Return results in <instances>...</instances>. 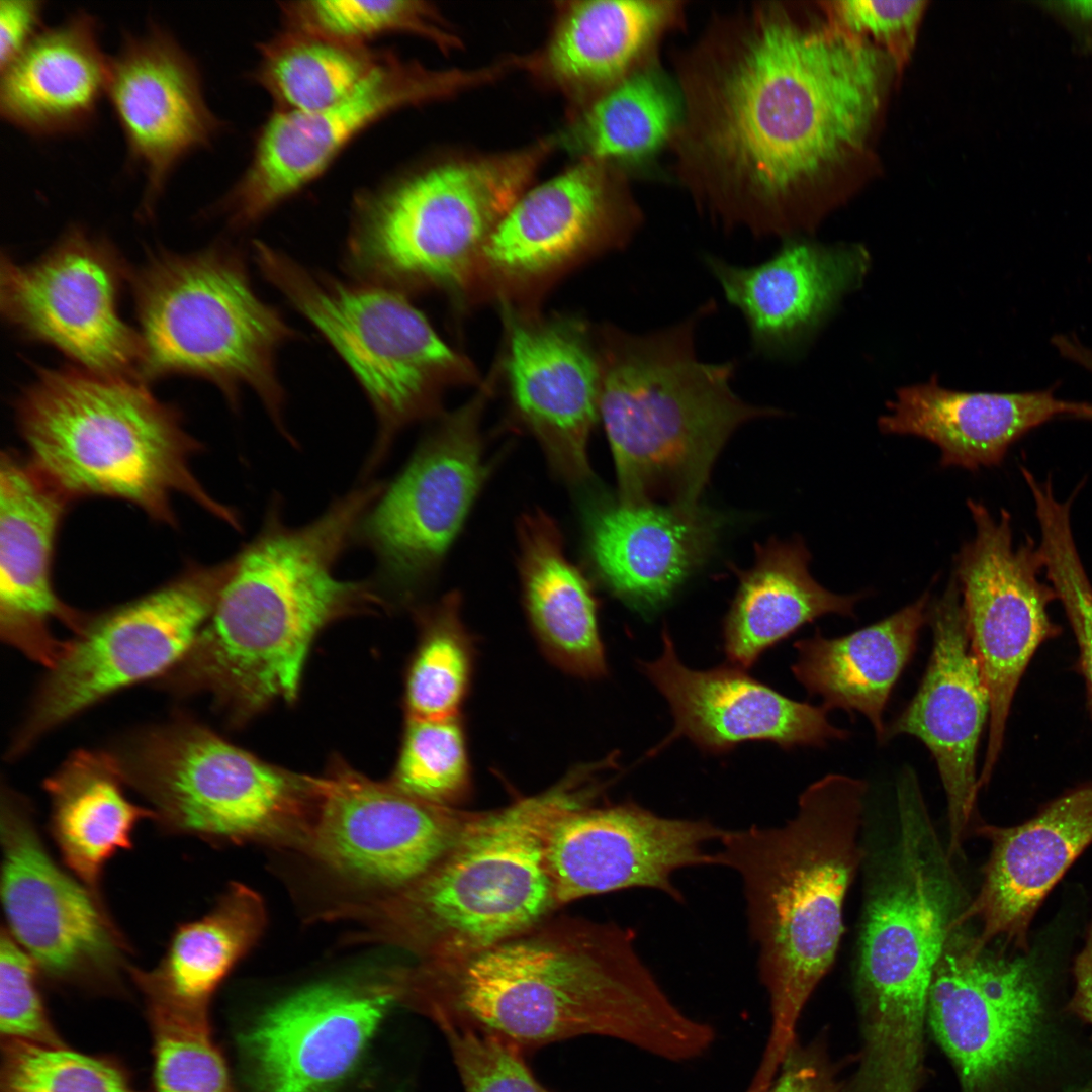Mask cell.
Returning <instances> with one entry per match:
<instances>
[{"label": "cell", "instance_id": "obj_42", "mask_svg": "<svg viewBox=\"0 0 1092 1092\" xmlns=\"http://www.w3.org/2000/svg\"><path fill=\"white\" fill-rule=\"evenodd\" d=\"M421 637L405 685L407 719L460 716L473 672L474 649L452 592L418 612Z\"/></svg>", "mask_w": 1092, "mask_h": 1092}, {"label": "cell", "instance_id": "obj_1", "mask_svg": "<svg viewBox=\"0 0 1092 1092\" xmlns=\"http://www.w3.org/2000/svg\"><path fill=\"white\" fill-rule=\"evenodd\" d=\"M889 61L777 3L718 17L677 63L672 143L704 213L757 238L796 237L808 191L863 146Z\"/></svg>", "mask_w": 1092, "mask_h": 1092}, {"label": "cell", "instance_id": "obj_33", "mask_svg": "<svg viewBox=\"0 0 1092 1092\" xmlns=\"http://www.w3.org/2000/svg\"><path fill=\"white\" fill-rule=\"evenodd\" d=\"M109 68L96 18L77 11L1 69V115L34 136L80 132L96 119Z\"/></svg>", "mask_w": 1092, "mask_h": 1092}, {"label": "cell", "instance_id": "obj_19", "mask_svg": "<svg viewBox=\"0 0 1092 1092\" xmlns=\"http://www.w3.org/2000/svg\"><path fill=\"white\" fill-rule=\"evenodd\" d=\"M1043 1013L1033 963L981 945L970 923L956 924L932 975L927 1022L962 1092H992L1034 1043Z\"/></svg>", "mask_w": 1092, "mask_h": 1092}, {"label": "cell", "instance_id": "obj_48", "mask_svg": "<svg viewBox=\"0 0 1092 1092\" xmlns=\"http://www.w3.org/2000/svg\"><path fill=\"white\" fill-rule=\"evenodd\" d=\"M38 975L34 963L3 926L0 935L2 1040L63 1043L48 1014Z\"/></svg>", "mask_w": 1092, "mask_h": 1092}, {"label": "cell", "instance_id": "obj_47", "mask_svg": "<svg viewBox=\"0 0 1092 1092\" xmlns=\"http://www.w3.org/2000/svg\"><path fill=\"white\" fill-rule=\"evenodd\" d=\"M390 782L410 795L442 806L456 807L466 800L471 792V769L460 716L407 719Z\"/></svg>", "mask_w": 1092, "mask_h": 1092}, {"label": "cell", "instance_id": "obj_55", "mask_svg": "<svg viewBox=\"0 0 1092 1092\" xmlns=\"http://www.w3.org/2000/svg\"><path fill=\"white\" fill-rule=\"evenodd\" d=\"M1089 421H1091V422H1092V415H1091V417H1090Z\"/></svg>", "mask_w": 1092, "mask_h": 1092}, {"label": "cell", "instance_id": "obj_14", "mask_svg": "<svg viewBox=\"0 0 1092 1092\" xmlns=\"http://www.w3.org/2000/svg\"><path fill=\"white\" fill-rule=\"evenodd\" d=\"M1 903L5 928L52 982L113 992L129 975V947L94 894L51 856L29 804L2 786Z\"/></svg>", "mask_w": 1092, "mask_h": 1092}, {"label": "cell", "instance_id": "obj_29", "mask_svg": "<svg viewBox=\"0 0 1092 1092\" xmlns=\"http://www.w3.org/2000/svg\"><path fill=\"white\" fill-rule=\"evenodd\" d=\"M507 373L515 406L566 481L590 477L587 444L599 418L601 363L581 323L521 321L508 311Z\"/></svg>", "mask_w": 1092, "mask_h": 1092}, {"label": "cell", "instance_id": "obj_51", "mask_svg": "<svg viewBox=\"0 0 1092 1092\" xmlns=\"http://www.w3.org/2000/svg\"><path fill=\"white\" fill-rule=\"evenodd\" d=\"M43 2L2 0L0 2V67L16 59L40 33Z\"/></svg>", "mask_w": 1092, "mask_h": 1092}, {"label": "cell", "instance_id": "obj_18", "mask_svg": "<svg viewBox=\"0 0 1092 1092\" xmlns=\"http://www.w3.org/2000/svg\"><path fill=\"white\" fill-rule=\"evenodd\" d=\"M130 273L111 244L74 226L32 263L2 256V315L24 338L55 347L85 370L141 380L142 338L117 305Z\"/></svg>", "mask_w": 1092, "mask_h": 1092}, {"label": "cell", "instance_id": "obj_52", "mask_svg": "<svg viewBox=\"0 0 1092 1092\" xmlns=\"http://www.w3.org/2000/svg\"><path fill=\"white\" fill-rule=\"evenodd\" d=\"M766 1092H837V1084L817 1052L796 1043Z\"/></svg>", "mask_w": 1092, "mask_h": 1092}, {"label": "cell", "instance_id": "obj_13", "mask_svg": "<svg viewBox=\"0 0 1092 1092\" xmlns=\"http://www.w3.org/2000/svg\"><path fill=\"white\" fill-rule=\"evenodd\" d=\"M235 566V556L213 565L192 563L160 588L89 616L40 681L9 758L110 695L169 672L209 620Z\"/></svg>", "mask_w": 1092, "mask_h": 1092}, {"label": "cell", "instance_id": "obj_45", "mask_svg": "<svg viewBox=\"0 0 1092 1092\" xmlns=\"http://www.w3.org/2000/svg\"><path fill=\"white\" fill-rule=\"evenodd\" d=\"M0 1092H143L120 1062L64 1043L2 1040Z\"/></svg>", "mask_w": 1092, "mask_h": 1092}, {"label": "cell", "instance_id": "obj_21", "mask_svg": "<svg viewBox=\"0 0 1092 1092\" xmlns=\"http://www.w3.org/2000/svg\"><path fill=\"white\" fill-rule=\"evenodd\" d=\"M722 832L707 820L663 817L633 802L569 810L554 822L546 841L556 907L638 887L681 902L673 874L716 864L706 846Z\"/></svg>", "mask_w": 1092, "mask_h": 1092}, {"label": "cell", "instance_id": "obj_50", "mask_svg": "<svg viewBox=\"0 0 1092 1092\" xmlns=\"http://www.w3.org/2000/svg\"><path fill=\"white\" fill-rule=\"evenodd\" d=\"M828 23L883 50L892 62L906 61L926 2L921 0H846L824 3Z\"/></svg>", "mask_w": 1092, "mask_h": 1092}, {"label": "cell", "instance_id": "obj_25", "mask_svg": "<svg viewBox=\"0 0 1092 1092\" xmlns=\"http://www.w3.org/2000/svg\"><path fill=\"white\" fill-rule=\"evenodd\" d=\"M663 650L640 670L666 699L674 719L671 733L652 750L686 737L704 752L723 754L745 741H770L783 749L823 747L848 731L832 725L824 706L792 700L742 668L721 665L694 670L679 660L666 628Z\"/></svg>", "mask_w": 1092, "mask_h": 1092}, {"label": "cell", "instance_id": "obj_3", "mask_svg": "<svg viewBox=\"0 0 1092 1092\" xmlns=\"http://www.w3.org/2000/svg\"><path fill=\"white\" fill-rule=\"evenodd\" d=\"M383 487L381 481L354 487L300 526L286 522L274 495L258 533L236 554L209 620L159 687L179 696L210 693L236 720L272 701H292L318 632L386 604L373 579L336 574Z\"/></svg>", "mask_w": 1092, "mask_h": 1092}, {"label": "cell", "instance_id": "obj_11", "mask_svg": "<svg viewBox=\"0 0 1092 1092\" xmlns=\"http://www.w3.org/2000/svg\"><path fill=\"white\" fill-rule=\"evenodd\" d=\"M113 753L165 832L304 852L317 778L271 765L186 717L141 730Z\"/></svg>", "mask_w": 1092, "mask_h": 1092}, {"label": "cell", "instance_id": "obj_40", "mask_svg": "<svg viewBox=\"0 0 1092 1092\" xmlns=\"http://www.w3.org/2000/svg\"><path fill=\"white\" fill-rule=\"evenodd\" d=\"M679 118L677 88L639 68L594 98L556 140L581 160L612 167L655 154L672 141Z\"/></svg>", "mask_w": 1092, "mask_h": 1092}, {"label": "cell", "instance_id": "obj_41", "mask_svg": "<svg viewBox=\"0 0 1092 1092\" xmlns=\"http://www.w3.org/2000/svg\"><path fill=\"white\" fill-rule=\"evenodd\" d=\"M254 73L278 112H308L347 96L385 51L292 28L260 47Z\"/></svg>", "mask_w": 1092, "mask_h": 1092}, {"label": "cell", "instance_id": "obj_34", "mask_svg": "<svg viewBox=\"0 0 1092 1092\" xmlns=\"http://www.w3.org/2000/svg\"><path fill=\"white\" fill-rule=\"evenodd\" d=\"M679 3L574 1L560 9L552 34L535 57L522 58L545 81L576 97L596 98L634 71L673 24Z\"/></svg>", "mask_w": 1092, "mask_h": 1092}, {"label": "cell", "instance_id": "obj_38", "mask_svg": "<svg viewBox=\"0 0 1092 1092\" xmlns=\"http://www.w3.org/2000/svg\"><path fill=\"white\" fill-rule=\"evenodd\" d=\"M810 559L800 540L775 539L756 547L723 622L730 664L752 667L765 650L821 616L854 617L862 595H838L820 585L809 571Z\"/></svg>", "mask_w": 1092, "mask_h": 1092}, {"label": "cell", "instance_id": "obj_37", "mask_svg": "<svg viewBox=\"0 0 1092 1092\" xmlns=\"http://www.w3.org/2000/svg\"><path fill=\"white\" fill-rule=\"evenodd\" d=\"M113 752L80 749L44 782L51 802L50 831L70 872L101 896L105 866L132 847L135 826L154 819L150 808L125 795Z\"/></svg>", "mask_w": 1092, "mask_h": 1092}, {"label": "cell", "instance_id": "obj_36", "mask_svg": "<svg viewBox=\"0 0 1092 1092\" xmlns=\"http://www.w3.org/2000/svg\"><path fill=\"white\" fill-rule=\"evenodd\" d=\"M929 594L887 618L848 635L827 638L818 630L795 643V678L828 711L861 713L882 743L884 711L892 690L913 656L928 621Z\"/></svg>", "mask_w": 1092, "mask_h": 1092}, {"label": "cell", "instance_id": "obj_30", "mask_svg": "<svg viewBox=\"0 0 1092 1092\" xmlns=\"http://www.w3.org/2000/svg\"><path fill=\"white\" fill-rule=\"evenodd\" d=\"M69 500L15 453L0 466V634L3 641L51 668L67 641L60 621L78 633L89 616L67 606L52 583L54 545Z\"/></svg>", "mask_w": 1092, "mask_h": 1092}, {"label": "cell", "instance_id": "obj_43", "mask_svg": "<svg viewBox=\"0 0 1092 1092\" xmlns=\"http://www.w3.org/2000/svg\"><path fill=\"white\" fill-rule=\"evenodd\" d=\"M286 28L366 44L371 38L408 32L427 38L444 52L459 49L461 40L438 10L416 0H305L283 2Z\"/></svg>", "mask_w": 1092, "mask_h": 1092}, {"label": "cell", "instance_id": "obj_16", "mask_svg": "<svg viewBox=\"0 0 1092 1092\" xmlns=\"http://www.w3.org/2000/svg\"><path fill=\"white\" fill-rule=\"evenodd\" d=\"M495 78L493 66L433 70L385 51L338 102L308 112L274 111L260 130L249 166L220 203L221 212L233 228H249L314 180L379 119Z\"/></svg>", "mask_w": 1092, "mask_h": 1092}, {"label": "cell", "instance_id": "obj_49", "mask_svg": "<svg viewBox=\"0 0 1092 1092\" xmlns=\"http://www.w3.org/2000/svg\"><path fill=\"white\" fill-rule=\"evenodd\" d=\"M441 1030L466 1092H549L533 1077L516 1046L470 1028Z\"/></svg>", "mask_w": 1092, "mask_h": 1092}, {"label": "cell", "instance_id": "obj_12", "mask_svg": "<svg viewBox=\"0 0 1092 1092\" xmlns=\"http://www.w3.org/2000/svg\"><path fill=\"white\" fill-rule=\"evenodd\" d=\"M253 256L264 278L348 365L372 405L377 433L362 468L368 477L397 434L431 413L439 379L462 362L404 294L311 270L260 241Z\"/></svg>", "mask_w": 1092, "mask_h": 1092}, {"label": "cell", "instance_id": "obj_15", "mask_svg": "<svg viewBox=\"0 0 1092 1092\" xmlns=\"http://www.w3.org/2000/svg\"><path fill=\"white\" fill-rule=\"evenodd\" d=\"M481 404L478 397L444 420L358 526L355 542L372 554L386 602L413 600L435 574L488 476Z\"/></svg>", "mask_w": 1092, "mask_h": 1092}, {"label": "cell", "instance_id": "obj_27", "mask_svg": "<svg viewBox=\"0 0 1092 1092\" xmlns=\"http://www.w3.org/2000/svg\"><path fill=\"white\" fill-rule=\"evenodd\" d=\"M990 841L980 889L959 922H979L981 945L1027 951L1030 923L1049 893L1092 844V781L1067 790L1015 826L978 823Z\"/></svg>", "mask_w": 1092, "mask_h": 1092}, {"label": "cell", "instance_id": "obj_44", "mask_svg": "<svg viewBox=\"0 0 1092 1092\" xmlns=\"http://www.w3.org/2000/svg\"><path fill=\"white\" fill-rule=\"evenodd\" d=\"M1044 571L1073 630L1079 648L1078 671L1086 687L1092 719V584L1081 561L1071 526L1074 495L1062 502L1052 486L1033 490Z\"/></svg>", "mask_w": 1092, "mask_h": 1092}, {"label": "cell", "instance_id": "obj_20", "mask_svg": "<svg viewBox=\"0 0 1092 1092\" xmlns=\"http://www.w3.org/2000/svg\"><path fill=\"white\" fill-rule=\"evenodd\" d=\"M476 811L434 804L338 763L317 778V804L304 852L373 898L432 868Z\"/></svg>", "mask_w": 1092, "mask_h": 1092}, {"label": "cell", "instance_id": "obj_54", "mask_svg": "<svg viewBox=\"0 0 1092 1092\" xmlns=\"http://www.w3.org/2000/svg\"><path fill=\"white\" fill-rule=\"evenodd\" d=\"M1042 5L1080 33L1092 38V1L1048 2Z\"/></svg>", "mask_w": 1092, "mask_h": 1092}, {"label": "cell", "instance_id": "obj_23", "mask_svg": "<svg viewBox=\"0 0 1092 1092\" xmlns=\"http://www.w3.org/2000/svg\"><path fill=\"white\" fill-rule=\"evenodd\" d=\"M107 98L130 162L144 177L141 213L153 214L167 182L188 154L220 129L197 64L163 26L127 33L110 57Z\"/></svg>", "mask_w": 1092, "mask_h": 1092}, {"label": "cell", "instance_id": "obj_9", "mask_svg": "<svg viewBox=\"0 0 1092 1092\" xmlns=\"http://www.w3.org/2000/svg\"><path fill=\"white\" fill-rule=\"evenodd\" d=\"M129 281L144 347L141 380L200 377L234 408L240 389L249 387L278 432L297 445L276 361L296 333L256 292L241 252L225 244L191 254L159 251Z\"/></svg>", "mask_w": 1092, "mask_h": 1092}, {"label": "cell", "instance_id": "obj_22", "mask_svg": "<svg viewBox=\"0 0 1092 1092\" xmlns=\"http://www.w3.org/2000/svg\"><path fill=\"white\" fill-rule=\"evenodd\" d=\"M933 646L921 684L904 710L885 727L882 744L907 734L932 754L946 797L947 850L963 853L978 798L976 755L990 717V696L973 650L959 582L953 576L931 601Z\"/></svg>", "mask_w": 1092, "mask_h": 1092}, {"label": "cell", "instance_id": "obj_7", "mask_svg": "<svg viewBox=\"0 0 1092 1092\" xmlns=\"http://www.w3.org/2000/svg\"><path fill=\"white\" fill-rule=\"evenodd\" d=\"M714 300L678 323L647 333L605 329L599 418L611 447L619 500L695 507L729 437L754 419L779 415L732 389L737 363H710L696 348Z\"/></svg>", "mask_w": 1092, "mask_h": 1092}, {"label": "cell", "instance_id": "obj_2", "mask_svg": "<svg viewBox=\"0 0 1092 1092\" xmlns=\"http://www.w3.org/2000/svg\"><path fill=\"white\" fill-rule=\"evenodd\" d=\"M391 976L398 1003L440 1029H474L522 1052L598 1035L681 1062L715 1040L710 1024L665 993L632 930L614 922L550 915L485 949L419 961Z\"/></svg>", "mask_w": 1092, "mask_h": 1092}, {"label": "cell", "instance_id": "obj_31", "mask_svg": "<svg viewBox=\"0 0 1092 1092\" xmlns=\"http://www.w3.org/2000/svg\"><path fill=\"white\" fill-rule=\"evenodd\" d=\"M721 528L720 515L700 505L608 502L588 517L589 557L615 597L650 614L709 558Z\"/></svg>", "mask_w": 1092, "mask_h": 1092}, {"label": "cell", "instance_id": "obj_24", "mask_svg": "<svg viewBox=\"0 0 1092 1092\" xmlns=\"http://www.w3.org/2000/svg\"><path fill=\"white\" fill-rule=\"evenodd\" d=\"M397 993L390 977L307 987L241 1039L256 1092H332L352 1071Z\"/></svg>", "mask_w": 1092, "mask_h": 1092}, {"label": "cell", "instance_id": "obj_39", "mask_svg": "<svg viewBox=\"0 0 1092 1092\" xmlns=\"http://www.w3.org/2000/svg\"><path fill=\"white\" fill-rule=\"evenodd\" d=\"M265 924L259 894L233 883L207 914L177 926L153 969L131 967L129 976L145 1004L208 1014L215 990L256 944Z\"/></svg>", "mask_w": 1092, "mask_h": 1092}, {"label": "cell", "instance_id": "obj_28", "mask_svg": "<svg viewBox=\"0 0 1092 1092\" xmlns=\"http://www.w3.org/2000/svg\"><path fill=\"white\" fill-rule=\"evenodd\" d=\"M610 168L580 160L525 191L486 241V263L505 277L528 279L584 253L625 246L641 214L615 186Z\"/></svg>", "mask_w": 1092, "mask_h": 1092}, {"label": "cell", "instance_id": "obj_8", "mask_svg": "<svg viewBox=\"0 0 1092 1092\" xmlns=\"http://www.w3.org/2000/svg\"><path fill=\"white\" fill-rule=\"evenodd\" d=\"M16 420L33 469L69 502L106 496L174 526L173 496H187L236 530V510L194 475L201 444L179 413L144 381L83 368H42L16 400Z\"/></svg>", "mask_w": 1092, "mask_h": 1092}, {"label": "cell", "instance_id": "obj_10", "mask_svg": "<svg viewBox=\"0 0 1092 1092\" xmlns=\"http://www.w3.org/2000/svg\"><path fill=\"white\" fill-rule=\"evenodd\" d=\"M555 145L440 162L357 195L344 270L402 294L459 283Z\"/></svg>", "mask_w": 1092, "mask_h": 1092}, {"label": "cell", "instance_id": "obj_5", "mask_svg": "<svg viewBox=\"0 0 1092 1092\" xmlns=\"http://www.w3.org/2000/svg\"><path fill=\"white\" fill-rule=\"evenodd\" d=\"M601 761L499 809L476 811L443 856L407 886L351 906L362 938L402 948L419 961L464 957L515 936L557 909L546 841L565 812L606 787Z\"/></svg>", "mask_w": 1092, "mask_h": 1092}, {"label": "cell", "instance_id": "obj_17", "mask_svg": "<svg viewBox=\"0 0 1092 1092\" xmlns=\"http://www.w3.org/2000/svg\"><path fill=\"white\" fill-rule=\"evenodd\" d=\"M974 538L956 558L973 650L990 696L988 741L979 785L986 787L1002 752L1006 724L1018 685L1031 658L1062 628L1048 611L1058 600L1040 580L1044 570L1038 545L1030 537L1014 544L1010 514L994 518L980 502L969 499Z\"/></svg>", "mask_w": 1092, "mask_h": 1092}, {"label": "cell", "instance_id": "obj_46", "mask_svg": "<svg viewBox=\"0 0 1092 1092\" xmlns=\"http://www.w3.org/2000/svg\"><path fill=\"white\" fill-rule=\"evenodd\" d=\"M155 1092H236L208 1015L146 1005Z\"/></svg>", "mask_w": 1092, "mask_h": 1092}, {"label": "cell", "instance_id": "obj_56", "mask_svg": "<svg viewBox=\"0 0 1092 1092\" xmlns=\"http://www.w3.org/2000/svg\"><path fill=\"white\" fill-rule=\"evenodd\" d=\"M1087 1092H1092V1090H1090V1091H1087Z\"/></svg>", "mask_w": 1092, "mask_h": 1092}, {"label": "cell", "instance_id": "obj_6", "mask_svg": "<svg viewBox=\"0 0 1092 1092\" xmlns=\"http://www.w3.org/2000/svg\"><path fill=\"white\" fill-rule=\"evenodd\" d=\"M890 839L867 851L855 987L864 1051L859 1078L914 1086L922 1068L927 1000L945 942L970 903L913 768L896 785Z\"/></svg>", "mask_w": 1092, "mask_h": 1092}, {"label": "cell", "instance_id": "obj_4", "mask_svg": "<svg viewBox=\"0 0 1092 1092\" xmlns=\"http://www.w3.org/2000/svg\"><path fill=\"white\" fill-rule=\"evenodd\" d=\"M868 783L830 774L799 796L778 827L723 830L716 864L738 874L770 1030L758 1079L768 1082L796 1042V1028L842 940L847 893L862 868Z\"/></svg>", "mask_w": 1092, "mask_h": 1092}, {"label": "cell", "instance_id": "obj_26", "mask_svg": "<svg viewBox=\"0 0 1092 1092\" xmlns=\"http://www.w3.org/2000/svg\"><path fill=\"white\" fill-rule=\"evenodd\" d=\"M703 260L727 302L742 314L753 351L771 359L799 352L871 267L862 245L799 237L785 239L757 265H734L713 254Z\"/></svg>", "mask_w": 1092, "mask_h": 1092}, {"label": "cell", "instance_id": "obj_32", "mask_svg": "<svg viewBox=\"0 0 1092 1092\" xmlns=\"http://www.w3.org/2000/svg\"><path fill=\"white\" fill-rule=\"evenodd\" d=\"M878 425L882 433L912 435L935 444L940 465L971 471L999 465L1009 448L1034 428L1061 416L1083 420L1092 403L1057 397L1054 389L966 392L927 382L899 388Z\"/></svg>", "mask_w": 1092, "mask_h": 1092}, {"label": "cell", "instance_id": "obj_53", "mask_svg": "<svg viewBox=\"0 0 1092 1092\" xmlns=\"http://www.w3.org/2000/svg\"><path fill=\"white\" fill-rule=\"evenodd\" d=\"M1073 974L1075 992L1070 1007L1092 1024V920L1087 929L1084 946L1075 959Z\"/></svg>", "mask_w": 1092, "mask_h": 1092}, {"label": "cell", "instance_id": "obj_35", "mask_svg": "<svg viewBox=\"0 0 1092 1092\" xmlns=\"http://www.w3.org/2000/svg\"><path fill=\"white\" fill-rule=\"evenodd\" d=\"M518 540L524 606L542 651L572 675L606 676L598 604L584 575L566 557L555 521L541 510L526 513Z\"/></svg>", "mask_w": 1092, "mask_h": 1092}]
</instances>
